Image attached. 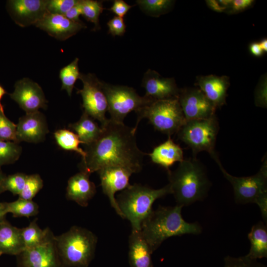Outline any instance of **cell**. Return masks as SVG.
I'll return each instance as SVG.
<instances>
[{"instance_id": "obj_1", "label": "cell", "mask_w": 267, "mask_h": 267, "mask_svg": "<svg viewBox=\"0 0 267 267\" xmlns=\"http://www.w3.org/2000/svg\"><path fill=\"white\" fill-rule=\"evenodd\" d=\"M100 127L102 131L98 138L85 145L86 155L80 164L81 171L90 175L105 167L118 166L139 173L147 154L137 147L134 128L110 119Z\"/></svg>"}, {"instance_id": "obj_2", "label": "cell", "mask_w": 267, "mask_h": 267, "mask_svg": "<svg viewBox=\"0 0 267 267\" xmlns=\"http://www.w3.org/2000/svg\"><path fill=\"white\" fill-rule=\"evenodd\" d=\"M182 208L178 205L159 206L142 222L140 231L152 253L171 237L202 232V227L197 222L190 223L183 219Z\"/></svg>"}, {"instance_id": "obj_3", "label": "cell", "mask_w": 267, "mask_h": 267, "mask_svg": "<svg viewBox=\"0 0 267 267\" xmlns=\"http://www.w3.org/2000/svg\"><path fill=\"white\" fill-rule=\"evenodd\" d=\"M172 194L182 207L202 200L207 193L210 181L205 170L195 158L183 159L174 171H168Z\"/></svg>"}, {"instance_id": "obj_4", "label": "cell", "mask_w": 267, "mask_h": 267, "mask_svg": "<svg viewBox=\"0 0 267 267\" xmlns=\"http://www.w3.org/2000/svg\"><path fill=\"white\" fill-rule=\"evenodd\" d=\"M169 194L172 191L169 184L153 189L134 183L122 190L116 199L123 219L130 222L132 229L140 230L142 222L153 210V203Z\"/></svg>"}, {"instance_id": "obj_5", "label": "cell", "mask_w": 267, "mask_h": 267, "mask_svg": "<svg viewBox=\"0 0 267 267\" xmlns=\"http://www.w3.org/2000/svg\"><path fill=\"white\" fill-rule=\"evenodd\" d=\"M55 240L63 267H88L94 258L97 237L87 228L73 226Z\"/></svg>"}, {"instance_id": "obj_6", "label": "cell", "mask_w": 267, "mask_h": 267, "mask_svg": "<svg viewBox=\"0 0 267 267\" xmlns=\"http://www.w3.org/2000/svg\"><path fill=\"white\" fill-rule=\"evenodd\" d=\"M136 114L135 131L140 120L147 118L156 130L168 136L177 133L186 121L178 99L152 101Z\"/></svg>"}, {"instance_id": "obj_7", "label": "cell", "mask_w": 267, "mask_h": 267, "mask_svg": "<svg viewBox=\"0 0 267 267\" xmlns=\"http://www.w3.org/2000/svg\"><path fill=\"white\" fill-rule=\"evenodd\" d=\"M101 84L107 101L110 119L117 123H123L129 113H136L154 101L144 95L139 96L131 87L113 85L103 81Z\"/></svg>"}, {"instance_id": "obj_8", "label": "cell", "mask_w": 267, "mask_h": 267, "mask_svg": "<svg viewBox=\"0 0 267 267\" xmlns=\"http://www.w3.org/2000/svg\"><path fill=\"white\" fill-rule=\"evenodd\" d=\"M219 129L215 116L209 119L186 121L177 134L179 139L191 149L195 157L201 151H207L210 155L215 152Z\"/></svg>"}, {"instance_id": "obj_9", "label": "cell", "mask_w": 267, "mask_h": 267, "mask_svg": "<svg viewBox=\"0 0 267 267\" xmlns=\"http://www.w3.org/2000/svg\"><path fill=\"white\" fill-rule=\"evenodd\" d=\"M224 178L232 186L235 202L237 204L255 203L262 195L267 193V162L264 160L258 172L252 176L237 177L228 174L222 167L216 152L211 155Z\"/></svg>"}, {"instance_id": "obj_10", "label": "cell", "mask_w": 267, "mask_h": 267, "mask_svg": "<svg viewBox=\"0 0 267 267\" xmlns=\"http://www.w3.org/2000/svg\"><path fill=\"white\" fill-rule=\"evenodd\" d=\"M79 79L82 82L83 87L82 89H78L77 93L82 96L84 111L98 120L102 126L108 119L105 116L108 104L101 81L91 73H81Z\"/></svg>"}, {"instance_id": "obj_11", "label": "cell", "mask_w": 267, "mask_h": 267, "mask_svg": "<svg viewBox=\"0 0 267 267\" xmlns=\"http://www.w3.org/2000/svg\"><path fill=\"white\" fill-rule=\"evenodd\" d=\"M17 267H63L51 231L40 244L17 255Z\"/></svg>"}, {"instance_id": "obj_12", "label": "cell", "mask_w": 267, "mask_h": 267, "mask_svg": "<svg viewBox=\"0 0 267 267\" xmlns=\"http://www.w3.org/2000/svg\"><path fill=\"white\" fill-rule=\"evenodd\" d=\"M178 99L186 121L216 116L217 108L199 88L180 89Z\"/></svg>"}, {"instance_id": "obj_13", "label": "cell", "mask_w": 267, "mask_h": 267, "mask_svg": "<svg viewBox=\"0 0 267 267\" xmlns=\"http://www.w3.org/2000/svg\"><path fill=\"white\" fill-rule=\"evenodd\" d=\"M97 172L99 176L103 192L108 197L111 206L116 213L123 219L115 194L130 185L129 179L134 172L128 168L118 166L105 167Z\"/></svg>"}, {"instance_id": "obj_14", "label": "cell", "mask_w": 267, "mask_h": 267, "mask_svg": "<svg viewBox=\"0 0 267 267\" xmlns=\"http://www.w3.org/2000/svg\"><path fill=\"white\" fill-rule=\"evenodd\" d=\"M14 88L9 96L26 113L46 108L47 100L42 89L37 83L24 78L15 83Z\"/></svg>"}, {"instance_id": "obj_15", "label": "cell", "mask_w": 267, "mask_h": 267, "mask_svg": "<svg viewBox=\"0 0 267 267\" xmlns=\"http://www.w3.org/2000/svg\"><path fill=\"white\" fill-rule=\"evenodd\" d=\"M45 0H11L7 9L14 22L22 27L35 25L48 13Z\"/></svg>"}, {"instance_id": "obj_16", "label": "cell", "mask_w": 267, "mask_h": 267, "mask_svg": "<svg viewBox=\"0 0 267 267\" xmlns=\"http://www.w3.org/2000/svg\"><path fill=\"white\" fill-rule=\"evenodd\" d=\"M141 86L144 96L153 100L178 99L180 89L174 78H165L155 70L148 69L144 74Z\"/></svg>"}, {"instance_id": "obj_17", "label": "cell", "mask_w": 267, "mask_h": 267, "mask_svg": "<svg viewBox=\"0 0 267 267\" xmlns=\"http://www.w3.org/2000/svg\"><path fill=\"white\" fill-rule=\"evenodd\" d=\"M16 126L18 142L38 143L44 139L49 132L45 117L39 111L26 113L19 118Z\"/></svg>"}, {"instance_id": "obj_18", "label": "cell", "mask_w": 267, "mask_h": 267, "mask_svg": "<svg viewBox=\"0 0 267 267\" xmlns=\"http://www.w3.org/2000/svg\"><path fill=\"white\" fill-rule=\"evenodd\" d=\"M35 26L61 41L67 40L87 27L82 21H73L64 15L49 13H47Z\"/></svg>"}, {"instance_id": "obj_19", "label": "cell", "mask_w": 267, "mask_h": 267, "mask_svg": "<svg viewBox=\"0 0 267 267\" xmlns=\"http://www.w3.org/2000/svg\"><path fill=\"white\" fill-rule=\"evenodd\" d=\"M195 85L217 109L226 104L227 90L230 86L229 78L215 75L196 77Z\"/></svg>"}, {"instance_id": "obj_20", "label": "cell", "mask_w": 267, "mask_h": 267, "mask_svg": "<svg viewBox=\"0 0 267 267\" xmlns=\"http://www.w3.org/2000/svg\"><path fill=\"white\" fill-rule=\"evenodd\" d=\"M89 174L80 171L71 177L68 181L66 198L80 206L86 207L95 195L96 190L94 183L90 180Z\"/></svg>"}, {"instance_id": "obj_21", "label": "cell", "mask_w": 267, "mask_h": 267, "mask_svg": "<svg viewBox=\"0 0 267 267\" xmlns=\"http://www.w3.org/2000/svg\"><path fill=\"white\" fill-rule=\"evenodd\" d=\"M152 254L140 230L132 229L129 239V262L130 267H154Z\"/></svg>"}, {"instance_id": "obj_22", "label": "cell", "mask_w": 267, "mask_h": 267, "mask_svg": "<svg viewBox=\"0 0 267 267\" xmlns=\"http://www.w3.org/2000/svg\"><path fill=\"white\" fill-rule=\"evenodd\" d=\"M154 163L164 168L167 171L175 163L184 159L181 148L168 136V139L157 146L148 154Z\"/></svg>"}, {"instance_id": "obj_23", "label": "cell", "mask_w": 267, "mask_h": 267, "mask_svg": "<svg viewBox=\"0 0 267 267\" xmlns=\"http://www.w3.org/2000/svg\"><path fill=\"white\" fill-rule=\"evenodd\" d=\"M0 250L2 254L17 256L25 250L21 228L12 225L5 220L0 222Z\"/></svg>"}, {"instance_id": "obj_24", "label": "cell", "mask_w": 267, "mask_h": 267, "mask_svg": "<svg viewBox=\"0 0 267 267\" xmlns=\"http://www.w3.org/2000/svg\"><path fill=\"white\" fill-rule=\"evenodd\" d=\"M251 247L246 255L250 259L258 260L267 258V226L262 221L253 225L248 235Z\"/></svg>"}, {"instance_id": "obj_25", "label": "cell", "mask_w": 267, "mask_h": 267, "mask_svg": "<svg viewBox=\"0 0 267 267\" xmlns=\"http://www.w3.org/2000/svg\"><path fill=\"white\" fill-rule=\"evenodd\" d=\"M78 136L85 145H88L95 141L101 134L102 129L91 117L85 112L78 121L69 125Z\"/></svg>"}, {"instance_id": "obj_26", "label": "cell", "mask_w": 267, "mask_h": 267, "mask_svg": "<svg viewBox=\"0 0 267 267\" xmlns=\"http://www.w3.org/2000/svg\"><path fill=\"white\" fill-rule=\"evenodd\" d=\"M49 228L42 229L36 220L33 221L27 227L21 228V234L25 249L35 247L42 243L50 231Z\"/></svg>"}, {"instance_id": "obj_27", "label": "cell", "mask_w": 267, "mask_h": 267, "mask_svg": "<svg viewBox=\"0 0 267 267\" xmlns=\"http://www.w3.org/2000/svg\"><path fill=\"white\" fill-rule=\"evenodd\" d=\"M54 136L57 144L63 149L75 151L81 155L82 158L85 157V150L79 147V144L83 143L75 133L66 129H60L54 132Z\"/></svg>"}, {"instance_id": "obj_28", "label": "cell", "mask_w": 267, "mask_h": 267, "mask_svg": "<svg viewBox=\"0 0 267 267\" xmlns=\"http://www.w3.org/2000/svg\"><path fill=\"white\" fill-rule=\"evenodd\" d=\"M7 213H11L15 217L29 218L35 216L39 213L38 204L32 200L19 198L17 200L5 203Z\"/></svg>"}, {"instance_id": "obj_29", "label": "cell", "mask_w": 267, "mask_h": 267, "mask_svg": "<svg viewBox=\"0 0 267 267\" xmlns=\"http://www.w3.org/2000/svg\"><path fill=\"white\" fill-rule=\"evenodd\" d=\"M79 58L76 57L72 62L63 67L59 72L61 89L65 90L69 96H71L74 85L79 78L80 73L78 66Z\"/></svg>"}, {"instance_id": "obj_30", "label": "cell", "mask_w": 267, "mask_h": 267, "mask_svg": "<svg viewBox=\"0 0 267 267\" xmlns=\"http://www.w3.org/2000/svg\"><path fill=\"white\" fill-rule=\"evenodd\" d=\"M174 0H138L137 4L146 13L155 17L168 12L173 6Z\"/></svg>"}, {"instance_id": "obj_31", "label": "cell", "mask_w": 267, "mask_h": 267, "mask_svg": "<svg viewBox=\"0 0 267 267\" xmlns=\"http://www.w3.org/2000/svg\"><path fill=\"white\" fill-rule=\"evenodd\" d=\"M82 15L94 25L93 30L100 29L99 17L104 10L102 2L93 0H81Z\"/></svg>"}, {"instance_id": "obj_32", "label": "cell", "mask_w": 267, "mask_h": 267, "mask_svg": "<svg viewBox=\"0 0 267 267\" xmlns=\"http://www.w3.org/2000/svg\"><path fill=\"white\" fill-rule=\"evenodd\" d=\"M21 153L22 147L17 142L0 140V167L14 163Z\"/></svg>"}, {"instance_id": "obj_33", "label": "cell", "mask_w": 267, "mask_h": 267, "mask_svg": "<svg viewBox=\"0 0 267 267\" xmlns=\"http://www.w3.org/2000/svg\"><path fill=\"white\" fill-rule=\"evenodd\" d=\"M43 186V181L39 174L27 175L26 182L20 198L32 200Z\"/></svg>"}, {"instance_id": "obj_34", "label": "cell", "mask_w": 267, "mask_h": 267, "mask_svg": "<svg viewBox=\"0 0 267 267\" xmlns=\"http://www.w3.org/2000/svg\"><path fill=\"white\" fill-rule=\"evenodd\" d=\"M27 175L21 173L5 177L3 187L4 190H8L14 195H19L24 188Z\"/></svg>"}, {"instance_id": "obj_35", "label": "cell", "mask_w": 267, "mask_h": 267, "mask_svg": "<svg viewBox=\"0 0 267 267\" xmlns=\"http://www.w3.org/2000/svg\"><path fill=\"white\" fill-rule=\"evenodd\" d=\"M16 125L0 111V140L18 143L16 137Z\"/></svg>"}, {"instance_id": "obj_36", "label": "cell", "mask_w": 267, "mask_h": 267, "mask_svg": "<svg viewBox=\"0 0 267 267\" xmlns=\"http://www.w3.org/2000/svg\"><path fill=\"white\" fill-rule=\"evenodd\" d=\"M224 267H267L257 261L249 258L246 255L239 257L226 256L224 259Z\"/></svg>"}, {"instance_id": "obj_37", "label": "cell", "mask_w": 267, "mask_h": 267, "mask_svg": "<svg viewBox=\"0 0 267 267\" xmlns=\"http://www.w3.org/2000/svg\"><path fill=\"white\" fill-rule=\"evenodd\" d=\"M79 0H50L47 4V11L51 14L65 15Z\"/></svg>"}, {"instance_id": "obj_38", "label": "cell", "mask_w": 267, "mask_h": 267, "mask_svg": "<svg viewBox=\"0 0 267 267\" xmlns=\"http://www.w3.org/2000/svg\"><path fill=\"white\" fill-rule=\"evenodd\" d=\"M255 104L258 107L267 108V74L261 77L255 91Z\"/></svg>"}, {"instance_id": "obj_39", "label": "cell", "mask_w": 267, "mask_h": 267, "mask_svg": "<svg viewBox=\"0 0 267 267\" xmlns=\"http://www.w3.org/2000/svg\"><path fill=\"white\" fill-rule=\"evenodd\" d=\"M107 24L108 33L113 36H122L126 32V25L123 18L115 16L107 22Z\"/></svg>"}, {"instance_id": "obj_40", "label": "cell", "mask_w": 267, "mask_h": 267, "mask_svg": "<svg viewBox=\"0 0 267 267\" xmlns=\"http://www.w3.org/2000/svg\"><path fill=\"white\" fill-rule=\"evenodd\" d=\"M254 2L253 0H232L225 13L227 14L239 13L252 6Z\"/></svg>"}, {"instance_id": "obj_41", "label": "cell", "mask_w": 267, "mask_h": 267, "mask_svg": "<svg viewBox=\"0 0 267 267\" xmlns=\"http://www.w3.org/2000/svg\"><path fill=\"white\" fill-rule=\"evenodd\" d=\"M134 5H130L123 0H115L109 10L114 13L116 16L123 18Z\"/></svg>"}, {"instance_id": "obj_42", "label": "cell", "mask_w": 267, "mask_h": 267, "mask_svg": "<svg viewBox=\"0 0 267 267\" xmlns=\"http://www.w3.org/2000/svg\"><path fill=\"white\" fill-rule=\"evenodd\" d=\"M80 15H82V8L81 0H79L78 2L71 8L64 15L70 20L81 22L82 21L79 18Z\"/></svg>"}, {"instance_id": "obj_43", "label": "cell", "mask_w": 267, "mask_h": 267, "mask_svg": "<svg viewBox=\"0 0 267 267\" xmlns=\"http://www.w3.org/2000/svg\"><path fill=\"white\" fill-rule=\"evenodd\" d=\"M249 50L250 53L253 56L257 57L262 56L264 53L257 42H253L250 43L249 46Z\"/></svg>"}, {"instance_id": "obj_44", "label": "cell", "mask_w": 267, "mask_h": 267, "mask_svg": "<svg viewBox=\"0 0 267 267\" xmlns=\"http://www.w3.org/2000/svg\"><path fill=\"white\" fill-rule=\"evenodd\" d=\"M205 2L208 7L215 12H225L226 10L219 3L218 0H207Z\"/></svg>"}, {"instance_id": "obj_45", "label": "cell", "mask_w": 267, "mask_h": 267, "mask_svg": "<svg viewBox=\"0 0 267 267\" xmlns=\"http://www.w3.org/2000/svg\"><path fill=\"white\" fill-rule=\"evenodd\" d=\"M7 214L5 202H0V222L5 220V217Z\"/></svg>"}, {"instance_id": "obj_46", "label": "cell", "mask_w": 267, "mask_h": 267, "mask_svg": "<svg viewBox=\"0 0 267 267\" xmlns=\"http://www.w3.org/2000/svg\"><path fill=\"white\" fill-rule=\"evenodd\" d=\"M259 43V45L264 52H267V39H262Z\"/></svg>"}, {"instance_id": "obj_47", "label": "cell", "mask_w": 267, "mask_h": 267, "mask_svg": "<svg viewBox=\"0 0 267 267\" xmlns=\"http://www.w3.org/2000/svg\"><path fill=\"white\" fill-rule=\"evenodd\" d=\"M5 177L3 174L0 167V194L5 191L3 187V182Z\"/></svg>"}, {"instance_id": "obj_48", "label": "cell", "mask_w": 267, "mask_h": 267, "mask_svg": "<svg viewBox=\"0 0 267 267\" xmlns=\"http://www.w3.org/2000/svg\"><path fill=\"white\" fill-rule=\"evenodd\" d=\"M6 93V90L4 89L0 85V109L2 112L4 113L3 107L1 103V99L2 96Z\"/></svg>"}, {"instance_id": "obj_49", "label": "cell", "mask_w": 267, "mask_h": 267, "mask_svg": "<svg viewBox=\"0 0 267 267\" xmlns=\"http://www.w3.org/2000/svg\"><path fill=\"white\" fill-rule=\"evenodd\" d=\"M1 254H2V253H1V251H0V256Z\"/></svg>"}, {"instance_id": "obj_50", "label": "cell", "mask_w": 267, "mask_h": 267, "mask_svg": "<svg viewBox=\"0 0 267 267\" xmlns=\"http://www.w3.org/2000/svg\"><path fill=\"white\" fill-rule=\"evenodd\" d=\"M0 111H1L0 109Z\"/></svg>"}]
</instances>
